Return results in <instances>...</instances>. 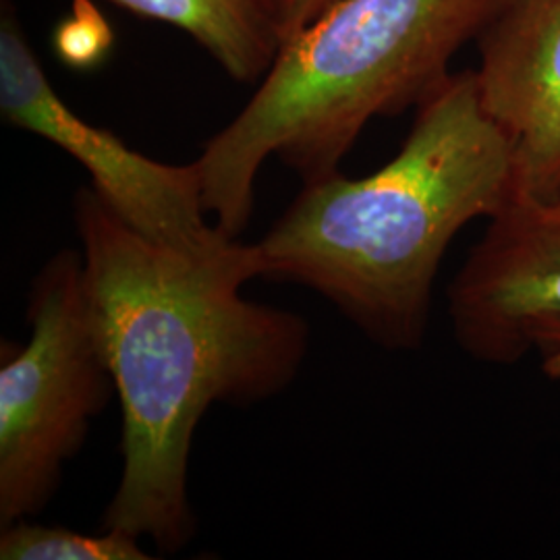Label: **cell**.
<instances>
[{"mask_svg": "<svg viewBox=\"0 0 560 560\" xmlns=\"http://www.w3.org/2000/svg\"><path fill=\"white\" fill-rule=\"evenodd\" d=\"M27 320V345L2 340L0 527L40 515L90 420L117 395L90 320L81 252L62 249L44 264L30 289Z\"/></svg>", "mask_w": 560, "mask_h": 560, "instance_id": "cell-4", "label": "cell"}, {"mask_svg": "<svg viewBox=\"0 0 560 560\" xmlns=\"http://www.w3.org/2000/svg\"><path fill=\"white\" fill-rule=\"evenodd\" d=\"M481 104L513 148L517 191L560 196V0H509L481 34Z\"/></svg>", "mask_w": 560, "mask_h": 560, "instance_id": "cell-7", "label": "cell"}, {"mask_svg": "<svg viewBox=\"0 0 560 560\" xmlns=\"http://www.w3.org/2000/svg\"><path fill=\"white\" fill-rule=\"evenodd\" d=\"M0 113L80 162L101 200L143 237L187 254H212L233 241L208 222L198 162L152 161L62 102L9 2L0 20Z\"/></svg>", "mask_w": 560, "mask_h": 560, "instance_id": "cell-5", "label": "cell"}, {"mask_svg": "<svg viewBox=\"0 0 560 560\" xmlns=\"http://www.w3.org/2000/svg\"><path fill=\"white\" fill-rule=\"evenodd\" d=\"M509 0H339L284 42L258 92L203 145V208L231 240L254 212L264 162L279 156L303 185L339 173L372 119L397 117L451 75Z\"/></svg>", "mask_w": 560, "mask_h": 560, "instance_id": "cell-3", "label": "cell"}, {"mask_svg": "<svg viewBox=\"0 0 560 560\" xmlns=\"http://www.w3.org/2000/svg\"><path fill=\"white\" fill-rule=\"evenodd\" d=\"M339 0H287V15H284V34L287 40L298 36L301 30L320 20L322 15L335 7Z\"/></svg>", "mask_w": 560, "mask_h": 560, "instance_id": "cell-12", "label": "cell"}, {"mask_svg": "<svg viewBox=\"0 0 560 560\" xmlns=\"http://www.w3.org/2000/svg\"><path fill=\"white\" fill-rule=\"evenodd\" d=\"M90 320L122 413V474L102 529L179 552L196 534L189 453L217 405L272 399L295 381L310 326L245 300L261 277L256 243L187 254L127 226L92 187L73 198Z\"/></svg>", "mask_w": 560, "mask_h": 560, "instance_id": "cell-1", "label": "cell"}, {"mask_svg": "<svg viewBox=\"0 0 560 560\" xmlns=\"http://www.w3.org/2000/svg\"><path fill=\"white\" fill-rule=\"evenodd\" d=\"M113 32L108 23L102 20L98 9L88 2L78 0L73 13L60 23L55 36V46L60 59L73 69H88L96 65L110 48Z\"/></svg>", "mask_w": 560, "mask_h": 560, "instance_id": "cell-10", "label": "cell"}, {"mask_svg": "<svg viewBox=\"0 0 560 560\" xmlns=\"http://www.w3.org/2000/svg\"><path fill=\"white\" fill-rule=\"evenodd\" d=\"M448 312L471 358L523 360L527 328L560 318V206L517 196L490 219L451 282Z\"/></svg>", "mask_w": 560, "mask_h": 560, "instance_id": "cell-6", "label": "cell"}, {"mask_svg": "<svg viewBox=\"0 0 560 560\" xmlns=\"http://www.w3.org/2000/svg\"><path fill=\"white\" fill-rule=\"evenodd\" d=\"M517 196L513 148L481 104L476 71L451 73L420 102L393 161L303 187L256 243L261 277L314 289L368 339L413 351L451 241Z\"/></svg>", "mask_w": 560, "mask_h": 560, "instance_id": "cell-2", "label": "cell"}, {"mask_svg": "<svg viewBox=\"0 0 560 560\" xmlns=\"http://www.w3.org/2000/svg\"><path fill=\"white\" fill-rule=\"evenodd\" d=\"M548 203H557V206H560V196H559V200L548 201Z\"/></svg>", "mask_w": 560, "mask_h": 560, "instance_id": "cell-13", "label": "cell"}, {"mask_svg": "<svg viewBox=\"0 0 560 560\" xmlns=\"http://www.w3.org/2000/svg\"><path fill=\"white\" fill-rule=\"evenodd\" d=\"M140 538L117 529L81 534L75 529L21 520L2 527V560H148Z\"/></svg>", "mask_w": 560, "mask_h": 560, "instance_id": "cell-9", "label": "cell"}, {"mask_svg": "<svg viewBox=\"0 0 560 560\" xmlns=\"http://www.w3.org/2000/svg\"><path fill=\"white\" fill-rule=\"evenodd\" d=\"M145 20L179 27L233 80H261L287 34V0H108Z\"/></svg>", "mask_w": 560, "mask_h": 560, "instance_id": "cell-8", "label": "cell"}, {"mask_svg": "<svg viewBox=\"0 0 560 560\" xmlns=\"http://www.w3.org/2000/svg\"><path fill=\"white\" fill-rule=\"evenodd\" d=\"M527 355L540 358L544 374L560 378V318H544L527 328L525 332Z\"/></svg>", "mask_w": 560, "mask_h": 560, "instance_id": "cell-11", "label": "cell"}]
</instances>
